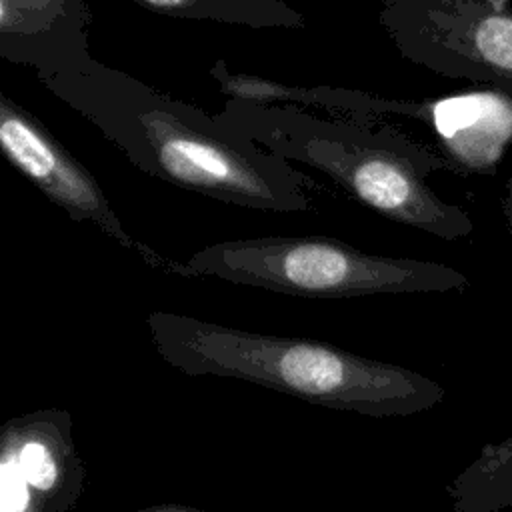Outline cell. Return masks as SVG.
Masks as SVG:
<instances>
[{
  "instance_id": "obj_1",
  "label": "cell",
  "mask_w": 512,
  "mask_h": 512,
  "mask_svg": "<svg viewBox=\"0 0 512 512\" xmlns=\"http://www.w3.org/2000/svg\"><path fill=\"white\" fill-rule=\"evenodd\" d=\"M38 82L152 178L240 208L316 212L310 176L218 116L124 70L94 58L86 68Z\"/></svg>"
},
{
  "instance_id": "obj_2",
  "label": "cell",
  "mask_w": 512,
  "mask_h": 512,
  "mask_svg": "<svg viewBox=\"0 0 512 512\" xmlns=\"http://www.w3.org/2000/svg\"><path fill=\"white\" fill-rule=\"evenodd\" d=\"M146 326L158 356L188 376L238 378L370 418L414 416L446 396L442 384L416 370L322 340L260 334L168 310L150 312Z\"/></svg>"
},
{
  "instance_id": "obj_3",
  "label": "cell",
  "mask_w": 512,
  "mask_h": 512,
  "mask_svg": "<svg viewBox=\"0 0 512 512\" xmlns=\"http://www.w3.org/2000/svg\"><path fill=\"white\" fill-rule=\"evenodd\" d=\"M216 116L256 146L322 172L352 200L392 222L442 240L474 230L470 214L428 184L430 174L452 170L450 162L392 124L232 98Z\"/></svg>"
},
{
  "instance_id": "obj_4",
  "label": "cell",
  "mask_w": 512,
  "mask_h": 512,
  "mask_svg": "<svg viewBox=\"0 0 512 512\" xmlns=\"http://www.w3.org/2000/svg\"><path fill=\"white\" fill-rule=\"evenodd\" d=\"M136 252L148 266L166 274L210 276L302 298L424 294L470 286L468 276L452 266L374 254L320 234L214 242L194 252L186 262L170 260L140 242Z\"/></svg>"
},
{
  "instance_id": "obj_5",
  "label": "cell",
  "mask_w": 512,
  "mask_h": 512,
  "mask_svg": "<svg viewBox=\"0 0 512 512\" xmlns=\"http://www.w3.org/2000/svg\"><path fill=\"white\" fill-rule=\"evenodd\" d=\"M378 22L404 60L512 96V8L506 0H380Z\"/></svg>"
},
{
  "instance_id": "obj_6",
  "label": "cell",
  "mask_w": 512,
  "mask_h": 512,
  "mask_svg": "<svg viewBox=\"0 0 512 512\" xmlns=\"http://www.w3.org/2000/svg\"><path fill=\"white\" fill-rule=\"evenodd\" d=\"M310 106L342 116H404L426 124L454 172L494 174L512 140V96L500 90L440 98H390L358 88L310 86Z\"/></svg>"
},
{
  "instance_id": "obj_7",
  "label": "cell",
  "mask_w": 512,
  "mask_h": 512,
  "mask_svg": "<svg viewBox=\"0 0 512 512\" xmlns=\"http://www.w3.org/2000/svg\"><path fill=\"white\" fill-rule=\"evenodd\" d=\"M0 150L32 186L74 222H90L120 248H138L94 174L38 116L6 92H0Z\"/></svg>"
},
{
  "instance_id": "obj_8",
  "label": "cell",
  "mask_w": 512,
  "mask_h": 512,
  "mask_svg": "<svg viewBox=\"0 0 512 512\" xmlns=\"http://www.w3.org/2000/svg\"><path fill=\"white\" fill-rule=\"evenodd\" d=\"M0 452L14 460L42 512H72L82 500L86 466L70 412L42 408L10 416L0 428Z\"/></svg>"
},
{
  "instance_id": "obj_9",
  "label": "cell",
  "mask_w": 512,
  "mask_h": 512,
  "mask_svg": "<svg viewBox=\"0 0 512 512\" xmlns=\"http://www.w3.org/2000/svg\"><path fill=\"white\" fill-rule=\"evenodd\" d=\"M92 12L86 0H0V58L38 80L86 68Z\"/></svg>"
},
{
  "instance_id": "obj_10",
  "label": "cell",
  "mask_w": 512,
  "mask_h": 512,
  "mask_svg": "<svg viewBox=\"0 0 512 512\" xmlns=\"http://www.w3.org/2000/svg\"><path fill=\"white\" fill-rule=\"evenodd\" d=\"M446 492L454 512L512 510V430L506 438L482 446Z\"/></svg>"
},
{
  "instance_id": "obj_11",
  "label": "cell",
  "mask_w": 512,
  "mask_h": 512,
  "mask_svg": "<svg viewBox=\"0 0 512 512\" xmlns=\"http://www.w3.org/2000/svg\"><path fill=\"white\" fill-rule=\"evenodd\" d=\"M140 8L184 20H204L248 28L302 30L304 14L284 0H132Z\"/></svg>"
},
{
  "instance_id": "obj_12",
  "label": "cell",
  "mask_w": 512,
  "mask_h": 512,
  "mask_svg": "<svg viewBox=\"0 0 512 512\" xmlns=\"http://www.w3.org/2000/svg\"><path fill=\"white\" fill-rule=\"evenodd\" d=\"M208 74L212 80H216L220 92L230 96L232 100L298 108L308 106V86L284 84L248 72H232L224 58H218L208 70Z\"/></svg>"
},
{
  "instance_id": "obj_13",
  "label": "cell",
  "mask_w": 512,
  "mask_h": 512,
  "mask_svg": "<svg viewBox=\"0 0 512 512\" xmlns=\"http://www.w3.org/2000/svg\"><path fill=\"white\" fill-rule=\"evenodd\" d=\"M138 512H204V510L188 504H156V506L142 508Z\"/></svg>"
},
{
  "instance_id": "obj_14",
  "label": "cell",
  "mask_w": 512,
  "mask_h": 512,
  "mask_svg": "<svg viewBox=\"0 0 512 512\" xmlns=\"http://www.w3.org/2000/svg\"><path fill=\"white\" fill-rule=\"evenodd\" d=\"M502 212L508 230L512 232V176L504 184V198H502Z\"/></svg>"
}]
</instances>
